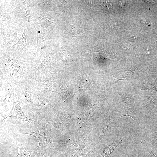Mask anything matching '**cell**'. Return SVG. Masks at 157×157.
Masks as SVG:
<instances>
[{"instance_id":"obj_1","label":"cell","mask_w":157,"mask_h":157,"mask_svg":"<svg viewBox=\"0 0 157 157\" xmlns=\"http://www.w3.org/2000/svg\"><path fill=\"white\" fill-rule=\"evenodd\" d=\"M21 134L32 135L37 140L38 145L36 150L38 151V152H45L52 146L50 134L46 123L41 128L34 131Z\"/></svg>"},{"instance_id":"obj_2","label":"cell","mask_w":157,"mask_h":157,"mask_svg":"<svg viewBox=\"0 0 157 157\" xmlns=\"http://www.w3.org/2000/svg\"><path fill=\"white\" fill-rule=\"evenodd\" d=\"M17 117L26 121L29 123L31 126H32L37 122L36 121L30 119L25 115L21 107L19 99L17 98L14 99L11 110L8 114L2 117L1 121L8 117Z\"/></svg>"},{"instance_id":"obj_3","label":"cell","mask_w":157,"mask_h":157,"mask_svg":"<svg viewBox=\"0 0 157 157\" xmlns=\"http://www.w3.org/2000/svg\"><path fill=\"white\" fill-rule=\"evenodd\" d=\"M124 142V139L121 135L117 136L111 141L105 144L102 151L96 155V157H109L115 149Z\"/></svg>"},{"instance_id":"obj_4","label":"cell","mask_w":157,"mask_h":157,"mask_svg":"<svg viewBox=\"0 0 157 157\" xmlns=\"http://www.w3.org/2000/svg\"><path fill=\"white\" fill-rule=\"evenodd\" d=\"M117 120L116 119H112L111 118L106 117L104 120V123L101 135L97 141L96 144L98 143L106 135L110 128L112 126H115L117 125Z\"/></svg>"},{"instance_id":"obj_5","label":"cell","mask_w":157,"mask_h":157,"mask_svg":"<svg viewBox=\"0 0 157 157\" xmlns=\"http://www.w3.org/2000/svg\"><path fill=\"white\" fill-rule=\"evenodd\" d=\"M19 152L15 157H49L42 153L38 152H28L24 148L21 144L18 145Z\"/></svg>"},{"instance_id":"obj_6","label":"cell","mask_w":157,"mask_h":157,"mask_svg":"<svg viewBox=\"0 0 157 157\" xmlns=\"http://www.w3.org/2000/svg\"><path fill=\"white\" fill-rule=\"evenodd\" d=\"M56 157H96V155L91 152L84 154H76L71 150L62 153Z\"/></svg>"},{"instance_id":"obj_7","label":"cell","mask_w":157,"mask_h":157,"mask_svg":"<svg viewBox=\"0 0 157 157\" xmlns=\"http://www.w3.org/2000/svg\"><path fill=\"white\" fill-rule=\"evenodd\" d=\"M63 58L65 61H69L70 60V57L69 55H68V53H67V55L65 56L64 54V55L63 56Z\"/></svg>"},{"instance_id":"obj_8","label":"cell","mask_w":157,"mask_h":157,"mask_svg":"<svg viewBox=\"0 0 157 157\" xmlns=\"http://www.w3.org/2000/svg\"><path fill=\"white\" fill-rule=\"evenodd\" d=\"M142 22L144 24L145 26H149V24L147 23L144 20V19H142Z\"/></svg>"},{"instance_id":"obj_9","label":"cell","mask_w":157,"mask_h":157,"mask_svg":"<svg viewBox=\"0 0 157 157\" xmlns=\"http://www.w3.org/2000/svg\"><path fill=\"white\" fill-rule=\"evenodd\" d=\"M149 153L151 155L152 157H157V156H155L152 153V152H149Z\"/></svg>"}]
</instances>
